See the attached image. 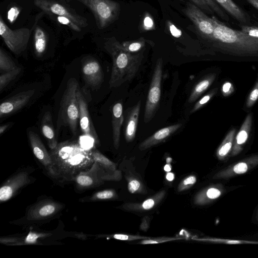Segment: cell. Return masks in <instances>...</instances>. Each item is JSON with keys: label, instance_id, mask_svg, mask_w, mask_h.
<instances>
[{"label": "cell", "instance_id": "cell-1", "mask_svg": "<svg viewBox=\"0 0 258 258\" xmlns=\"http://www.w3.org/2000/svg\"><path fill=\"white\" fill-rule=\"evenodd\" d=\"M49 153L55 179L64 181H75L80 173L89 169L94 162L92 149L84 148L77 141L58 143Z\"/></svg>", "mask_w": 258, "mask_h": 258}, {"label": "cell", "instance_id": "cell-2", "mask_svg": "<svg viewBox=\"0 0 258 258\" xmlns=\"http://www.w3.org/2000/svg\"><path fill=\"white\" fill-rule=\"evenodd\" d=\"M212 19L214 30L210 42L214 48L235 56H258V38L227 26L214 16Z\"/></svg>", "mask_w": 258, "mask_h": 258}, {"label": "cell", "instance_id": "cell-3", "mask_svg": "<svg viewBox=\"0 0 258 258\" xmlns=\"http://www.w3.org/2000/svg\"><path fill=\"white\" fill-rule=\"evenodd\" d=\"M104 48L112 59L109 87L117 88L126 82L131 81L142 64L144 50L135 53L126 51L121 48L119 42L114 37L106 40Z\"/></svg>", "mask_w": 258, "mask_h": 258}, {"label": "cell", "instance_id": "cell-4", "mask_svg": "<svg viewBox=\"0 0 258 258\" xmlns=\"http://www.w3.org/2000/svg\"><path fill=\"white\" fill-rule=\"evenodd\" d=\"M79 84L77 80L71 78L67 83L63 92L57 120V132L62 126H68L72 133L76 135L79 119V109L77 99Z\"/></svg>", "mask_w": 258, "mask_h": 258}, {"label": "cell", "instance_id": "cell-5", "mask_svg": "<svg viewBox=\"0 0 258 258\" xmlns=\"http://www.w3.org/2000/svg\"><path fill=\"white\" fill-rule=\"evenodd\" d=\"M88 7L93 14L96 25L103 29L118 17L120 4L112 0H77Z\"/></svg>", "mask_w": 258, "mask_h": 258}, {"label": "cell", "instance_id": "cell-6", "mask_svg": "<svg viewBox=\"0 0 258 258\" xmlns=\"http://www.w3.org/2000/svg\"><path fill=\"white\" fill-rule=\"evenodd\" d=\"M163 73V60L156 61L152 77L146 103L144 121L149 122L154 117L159 105L161 96V81Z\"/></svg>", "mask_w": 258, "mask_h": 258}, {"label": "cell", "instance_id": "cell-7", "mask_svg": "<svg viewBox=\"0 0 258 258\" xmlns=\"http://www.w3.org/2000/svg\"><path fill=\"white\" fill-rule=\"evenodd\" d=\"M31 31L27 28L12 30L9 28L0 16V35L10 50L19 55L27 48Z\"/></svg>", "mask_w": 258, "mask_h": 258}, {"label": "cell", "instance_id": "cell-8", "mask_svg": "<svg viewBox=\"0 0 258 258\" xmlns=\"http://www.w3.org/2000/svg\"><path fill=\"white\" fill-rule=\"evenodd\" d=\"M111 178L112 173L107 172L98 163L94 162L89 169L80 173L74 181L78 189L86 190L99 186Z\"/></svg>", "mask_w": 258, "mask_h": 258}, {"label": "cell", "instance_id": "cell-9", "mask_svg": "<svg viewBox=\"0 0 258 258\" xmlns=\"http://www.w3.org/2000/svg\"><path fill=\"white\" fill-rule=\"evenodd\" d=\"M182 11L192 22L201 35L210 41L214 30L212 18L209 17L202 9L192 3L187 2Z\"/></svg>", "mask_w": 258, "mask_h": 258}, {"label": "cell", "instance_id": "cell-10", "mask_svg": "<svg viewBox=\"0 0 258 258\" xmlns=\"http://www.w3.org/2000/svg\"><path fill=\"white\" fill-rule=\"evenodd\" d=\"M34 5L43 12L49 15L66 17L81 28L88 25L86 18L78 15L73 10L54 0H34Z\"/></svg>", "mask_w": 258, "mask_h": 258}, {"label": "cell", "instance_id": "cell-11", "mask_svg": "<svg viewBox=\"0 0 258 258\" xmlns=\"http://www.w3.org/2000/svg\"><path fill=\"white\" fill-rule=\"evenodd\" d=\"M63 205L51 199L40 201L28 210L26 218L29 222H39L52 218L62 209Z\"/></svg>", "mask_w": 258, "mask_h": 258}, {"label": "cell", "instance_id": "cell-12", "mask_svg": "<svg viewBox=\"0 0 258 258\" xmlns=\"http://www.w3.org/2000/svg\"><path fill=\"white\" fill-rule=\"evenodd\" d=\"M82 72L86 84L93 90L99 89L104 81V75L99 62L91 56L81 60Z\"/></svg>", "mask_w": 258, "mask_h": 258}, {"label": "cell", "instance_id": "cell-13", "mask_svg": "<svg viewBox=\"0 0 258 258\" xmlns=\"http://www.w3.org/2000/svg\"><path fill=\"white\" fill-rule=\"evenodd\" d=\"M28 137L32 152L35 157L43 166L49 175L55 178L50 153L46 150L38 134L33 131H29L28 133Z\"/></svg>", "mask_w": 258, "mask_h": 258}, {"label": "cell", "instance_id": "cell-14", "mask_svg": "<svg viewBox=\"0 0 258 258\" xmlns=\"http://www.w3.org/2000/svg\"><path fill=\"white\" fill-rule=\"evenodd\" d=\"M257 166H258V154L245 158L239 162L223 168L217 172L213 178L228 179L247 173Z\"/></svg>", "mask_w": 258, "mask_h": 258}, {"label": "cell", "instance_id": "cell-15", "mask_svg": "<svg viewBox=\"0 0 258 258\" xmlns=\"http://www.w3.org/2000/svg\"><path fill=\"white\" fill-rule=\"evenodd\" d=\"M77 99L81 131L84 136L93 139L95 144L97 145L99 143L98 137L91 120L86 100L79 88L77 91Z\"/></svg>", "mask_w": 258, "mask_h": 258}, {"label": "cell", "instance_id": "cell-16", "mask_svg": "<svg viewBox=\"0 0 258 258\" xmlns=\"http://www.w3.org/2000/svg\"><path fill=\"white\" fill-rule=\"evenodd\" d=\"M31 182L29 173L21 171L9 178L0 188V201L5 202L13 197L17 191Z\"/></svg>", "mask_w": 258, "mask_h": 258}, {"label": "cell", "instance_id": "cell-17", "mask_svg": "<svg viewBox=\"0 0 258 258\" xmlns=\"http://www.w3.org/2000/svg\"><path fill=\"white\" fill-rule=\"evenodd\" d=\"M34 93V90L24 91L5 100L0 105V118L10 115L21 109L28 103Z\"/></svg>", "mask_w": 258, "mask_h": 258}, {"label": "cell", "instance_id": "cell-18", "mask_svg": "<svg viewBox=\"0 0 258 258\" xmlns=\"http://www.w3.org/2000/svg\"><path fill=\"white\" fill-rule=\"evenodd\" d=\"M141 101L129 108L125 112L124 137L127 142H132L135 138L139 116L140 112Z\"/></svg>", "mask_w": 258, "mask_h": 258}, {"label": "cell", "instance_id": "cell-19", "mask_svg": "<svg viewBox=\"0 0 258 258\" xmlns=\"http://www.w3.org/2000/svg\"><path fill=\"white\" fill-rule=\"evenodd\" d=\"M252 122L251 113L247 114L239 132L234 138L233 145L231 152V156H235L239 154L243 149L250 133Z\"/></svg>", "mask_w": 258, "mask_h": 258}, {"label": "cell", "instance_id": "cell-20", "mask_svg": "<svg viewBox=\"0 0 258 258\" xmlns=\"http://www.w3.org/2000/svg\"><path fill=\"white\" fill-rule=\"evenodd\" d=\"M181 126L182 123H178L157 131L141 143L140 149L144 150L163 141L175 133Z\"/></svg>", "mask_w": 258, "mask_h": 258}, {"label": "cell", "instance_id": "cell-21", "mask_svg": "<svg viewBox=\"0 0 258 258\" xmlns=\"http://www.w3.org/2000/svg\"><path fill=\"white\" fill-rule=\"evenodd\" d=\"M122 112L121 102H116L112 109V137L113 145L116 149H117L119 145L120 129L124 120Z\"/></svg>", "mask_w": 258, "mask_h": 258}, {"label": "cell", "instance_id": "cell-22", "mask_svg": "<svg viewBox=\"0 0 258 258\" xmlns=\"http://www.w3.org/2000/svg\"><path fill=\"white\" fill-rule=\"evenodd\" d=\"M41 129L50 149L54 148L58 143L54 130L52 116L49 111H46L42 118Z\"/></svg>", "mask_w": 258, "mask_h": 258}, {"label": "cell", "instance_id": "cell-23", "mask_svg": "<svg viewBox=\"0 0 258 258\" xmlns=\"http://www.w3.org/2000/svg\"><path fill=\"white\" fill-rule=\"evenodd\" d=\"M233 18L246 25L250 22L249 15L232 0H215Z\"/></svg>", "mask_w": 258, "mask_h": 258}, {"label": "cell", "instance_id": "cell-24", "mask_svg": "<svg viewBox=\"0 0 258 258\" xmlns=\"http://www.w3.org/2000/svg\"><path fill=\"white\" fill-rule=\"evenodd\" d=\"M216 77V74H208L201 80L193 88L188 98V102L192 103L212 85Z\"/></svg>", "mask_w": 258, "mask_h": 258}, {"label": "cell", "instance_id": "cell-25", "mask_svg": "<svg viewBox=\"0 0 258 258\" xmlns=\"http://www.w3.org/2000/svg\"><path fill=\"white\" fill-rule=\"evenodd\" d=\"M235 132V128L230 130L218 148L216 155L220 160L225 159L231 153L233 145Z\"/></svg>", "mask_w": 258, "mask_h": 258}, {"label": "cell", "instance_id": "cell-26", "mask_svg": "<svg viewBox=\"0 0 258 258\" xmlns=\"http://www.w3.org/2000/svg\"><path fill=\"white\" fill-rule=\"evenodd\" d=\"M47 36L39 26L35 27L34 33V47L36 55L41 57L44 53L47 44Z\"/></svg>", "mask_w": 258, "mask_h": 258}, {"label": "cell", "instance_id": "cell-27", "mask_svg": "<svg viewBox=\"0 0 258 258\" xmlns=\"http://www.w3.org/2000/svg\"><path fill=\"white\" fill-rule=\"evenodd\" d=\"M92 155L94 161L98 163L105 171L110 173L115 171L114 163L98 150L92 149Z\"/></svg>", "mask_w": 258, "mask_h": 258}, {"label": "cell", "instance_id": "cell-28", "mask_svg": "<svg viewBox=\"0 0 258 258\" xmlns=\"http://www.w3.org/2000/svg\"><path fill=\"white\" fill-rule=\"evenodd\" d=\"M146 40L144 38H140L139 39L119 42L120 46L126 51L131 53H137L145 47Z\"/></svg>", "mask_w": 258, "mask_h": 258}, {"label": "cell", "instance_id": "cell-29", "mask_svg": "<svg viewBox=\"0 0 258 258\" xmlns=\"http://www.w3.org/2000/svg\"><path fill=\"white\" fill-rule=\"evenodd\" d=\"M18 67L2 48L0 49V72L3 74L12 71Z\"/></svg>", "mask_w": 258, "mask_h": 258}, {"label": "cell", "instance_id": "cell-30", "mask_svg": "<svg viewBox=\"0 0 258 258\" xmlns=\"http://www.w3.org/2000/svg\"><path fill=\"white\" fill-rule=\"evenodd\" d=\"M21 69L20 67L3 74L0 76V91L2 92L7 86L14 80L20 74Z\"/></svg>", "mask_w": 258, "mask_h": 258}, {"label": "cell", "instance_id": "cell-31", "mask_svg": "<svg viewBox=\"0 0 258 258\" xmlns=\"http://www.w3.org/2000/svg\"><path fill=\"white\" fill-rule=\"evenodd\" d=\"M224 191V188L221 184L209 187L205 193V199L207 200H214L219 198Z\"/></svg>", "mask_w": 258, "mask_h": 258}, {"label": "cell", "instance_id": "cell-32", "mask_svg": "<svg viewBox=\"0 0 258 258\" xmlns=\"http://www.w3.org/2000/svg\"><path fill=\"white\" fill-rule=\"evenodd\" d=\"M209 242L224 243V244H258V241H248V240H232L227 239H221L216 238H208L201 239Z\"/></svg>", "mask_w": 258, "mask_h": 258}, {"label": "cell", "instance_id": "cell-33", "mask_svg": "<svg viewBox=\"0 0 258 258\" xmlns=\"http://www.w3.org/2000/svg\"><path fill=\"white\" fill-rule=\"evenodd\" d=\"M217 91V89L215 88L212 90L207 94L203 96L201 99H200L195 103L192 109L190 111V113L195 112L203 107L216 94Z\"/></svg>", "mask_w": 258, "mask_h": 258}, {"label": "cell", "instance_id": "cell-34", "mask_svg": "<svg viewBox=\"0 0 258 258\" xmlns=\"http://www.w3.org/2000/svg\"><path fill=\"white\" fill-rule=\"evenodd\" d=\"M205 5L208 6L214 12L216 13L220 18L226 21H229V17L214 0H201Z\"/></svg>", "mask_w": 258, "mask_h": 258}, {"label": "cell", "instance_id": "cell-35", "mask_svg": "<svg viewBox=\"0 0 258 258\" xmlns=\"http://www.w3.org/2000/svg\"><path fill=\"white\" fill-rule=\"evenodd\" d=\"M114 192L112 190L106 189L95 192L90 197V200L95 201L97 200H107L112 198Z\"/></svg>", "mask_w": 258, "mask_h": 258}, {"label": "cell", "instance_id": "cell-36", "mask_svg": "<svg viewBox=\"0 0 258 258\" xmlns=\"http://www.w3.org/2000/svg\"><path fill=\"white\" fill-rule=\"evenodd\" d=\"M57 21L60 24L68 26L69 28L77 32H80L81 28L74 23L71 19L63 16H57Z\"/></svg>", "mask_w": 258, "mask_h": 258}, {"label": "cell", "instance_id": "cell-37", "mask_svg": "<svg viewBox=\"0 0 258 258\" xmlns=\"http://www.w3.org/2000/svg\"><path fill=\"white\" fill-rule=\"evenodd\" d=\"M258 99V82L256 83L250 92L246 101L247 107H252Z\"/></svg>", "mask_w": 258, "mask_h": 258}, {"label": "cell", "instance_id": "cell-38", "mask_svg": "<svg viewBox=\"0 0 258 258\" xmlns=\"http://www.w3.org/2000/svg\"><path fill=\"white\" fill-rule=\"evenodd\" d=\"M241 30L251 36L258 38V26L242 25Z\"/></svg>", "mask_w": 258, "mask_h": 258}, {"label": "cell", "instance_id": "cell-39", "mask_svg": "<svg viewBox=\"0 0 258 258\" xmlns=\"http://www.w3.org/2000/svg\"><path fill=\"white\" fill-rule=\"evenodd\" d=\"M143 28L146 31L151 30L155 29V24L152 17L148 13L144 18L143 22Z\"/></svg>", "mask_w": 258, "mask_h": 258}, {"label": "cell", "instance_id": "cell-40", "mask_svg": "<svg viewBox=\"0 0 258 258\" xmlns=\"http://www.w3.org/2000/svg\"><path fill=\"white\" fill-rule=\"evenodd\" d=\"M20 12V9L17 7H12L8 12V19L11 23L17 19Z\"/></svg>", "mask_w": 258, "mask_h": 258}, {"label": "cell", "instance_id": "cell-41", "mask_svg": "<svg viewBox=\"0 0 258 258\" xmlns=\"http://www.w3.org/2000/svg\"><path fill=\"white\" fill-rule=\"evenodd\" d=\"M234 90L232 84L230 82H226L222 85L221 91L222 95L224 97H227L231 95L233 92Z\"/></svg>", "mask_w": 258, "mask_h": 258}, {"label": "cell", "instance_id": "cell-42", "mask_svg": "<svg viewBox=\"0 0 258 258\" xmlns=\"http://www.w3.org/2000/svg\"><path fill=\"white\" fill-rule=\"evenodd\" d=\"M113 238L115 239L122 240H132L140 239H143L147 238L146 237H143L140 236H133V235H127L124 234H115L113 235Z\"/></svg>", "mask_w": 258, "mask_h": 258}, {"label": "cell", "instance_id": "cell-43", "mask_svg": "<svg viewBox=\"0 0 258 258\" xmlns=\"http://www.w3.org/2000/svg\"><path fill=\"white\" fill-rule=\"evenodd\" d=\"M167 24L170 33L173 37L179 38L182 35L181 31L178 29L170 21H168Z\"/></svg>", "mask_w": 258, "mask_h": 258}, {"label": "cell", "instance_id": "cell-44", "mask_svg": "<svg viewBox=\"0 0 258 258\" xmlns=\"http://www.w3.org/2000/svg\"><path fill=\"white\" fill-rule=\"evenodd\" d=\"M183 1V0H179ZM193 4L197 6L201 9H202L209 14H213V11L207 5L203 3L201 0H190Z\"/></svg>", "mask_w": 258, "mask_h": 258}, {"label": "cell", "instance_id": "cell-45", "mask_svg": "<svg viewBox=\"0 0 258 258\" xmlns=\"http://www.w3.org/2000/svg\"><path fill=\"white\" fill-rule=\"evenodd\" d=\"M140 183L136 180L131 181L128 184V189L131 193L135 192L140 187Z\"/></svg>", "mask_w": 258, "mask_h": 258}, {"label": "cell", "instance_id": "cell-46", "mask_svg": "<svg viewBox=\"0 0 258 258\" xmlns=\"http://www.w3.org/2000/svg\"><path fill=\"white\" fill-rule=\"evenodd\" d=\"M176 239V238H169V239H159L156 240L153 239H148V240H144L141 241V243L142 244H152V243H158L160 242H163L165 241H170L172 240Z\"/></svg>", "mask_w": 258, "mask_h": 258}, {"label": "cell", "instance_id": "cell-47", "mask_svg": "<svg viewBox=\"0 0 258 258\" xmlns=\"http://www.w3.org/2000/svg\"><path fill=\"white\" fill-rule=\"evenodd\" d=\"M154 201L150 199L146 200L142 204V207L145 210H149L154 205Z\"/></svg>", "mask_w": 258, "mask_h": 258}, {"label": "cell", "instance_id": "cell-48", "mask_svg": "<svg viewBox=\"0 0 258 258\" xmlns=\"http://www.w3.org/2000/svg\"><path fill=\"white\" fill-rule=\"evenodd\" d=\"M196 182V178L195 176H191L185 179L183 183L184 185H192L195 183Z\"/></svg>", "mask_w": 258, "mask_h": 258}, {"label": "cell", "instance_id": "cell-49", "mask_svg": "<svg viewBox=\"0 0 258 258\" xmlns=\"http://www.w3.org/2000/svg\"><path fill=\"white\" fill-rule=\"evenodd\" d=\"M250 5L252 6L254 8L258 10V0H245Z\"/></svg>", "mask_w": 258, "mask_h": 258}, {"label": "cell", "instance_id": "cell-50", "mask_svg": "<svg viewBox=\"0 0 258 258\" xmlns=\"http://www.w3.org/2000/svg\"><path fill=\"white\" fill-rule=\"evenodd\" d=\"M10 123H7L2 125L0 126V135H2L3 133L10 126Z\"/></svg>", "mask_w": 258, "mask_h": 258}, {"label": "cell", "instance_id": "cell-51", "mask_svg": "<svg viewBox=\"0 0 258 258\" xmlns=\"http://www.w3.org/2000/svg\"><path fill=\"white\" fill-rule=\"evenodd\" d=\"M166 177L168 181H172L174 178V174L172 173H168L166 175Z\"/></svg>", "mask_w": 258, "mask_h": 258}, {"label": "cell", "instance_id": "cell-52", "mask_svg": "<svg viewBox=\"0 0 258 258\" xmlns=\"http://www.w3.org/2000/svg\"><path fill=\"white\" fill-rule=\"evenodd\" d=\"M164 169L165 171L169 172L171 170V167L170 165L166 164L164 168Z\"/></svg>", "mask_w": 258, "mask_h": 258}, {"label": "cell", "instance_id": "cell-53", "mask_svg": "<svg viewBox=\"0 0 258 258\" xmlns=\"http://www.w3.org/2000/svg\"><path fill=\"white\" fill-rule=\"evenodd\" d=\"M255 218H256L257 222H258V208H257L256 212Z\"/></svg>", "mask_w": 258, "mask_h": 258}, {"label": "cell", "instance_id": "cell-54", "mask_svg": "<svg viewBox=\"0 0 258 258\" xmlns=\"http://www.w3.org/2000/svg\"><path fill=\"white\" fill-rule=\"evenodd\" d=\"M257 82H258V81H257Z\"/></svg>", "mask_w": 258, "mask_h": 258}]
</instances>
